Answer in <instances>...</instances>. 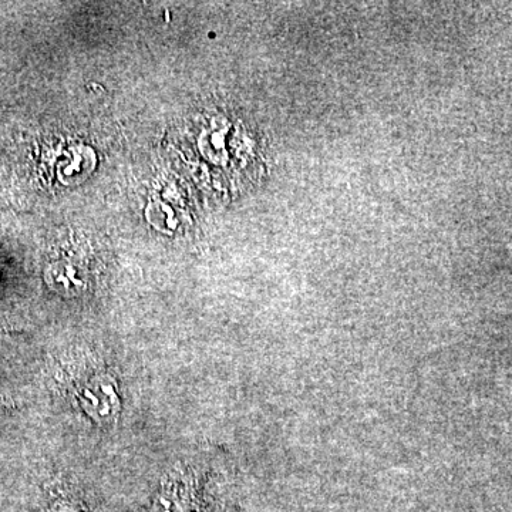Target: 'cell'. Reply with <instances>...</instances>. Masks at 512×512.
Here are the masks:
<instances>
[{"label": "cell", "mask_w": 512, "mask_h": 512, "mask_svg": "<svg viewBox=\"0 0 512 512\" xmlns=\"http://www.w3.org/2000/svg\"><path fill=\"white\" fill-rule=\"evenodd\" d=\"M80 400L84 410L94 419H110L119 410V400L114 392L111 380L104 382V377H96L84 387Z\"/></svg>", "instance_id": "1"}, {"label": "cell", "mask_w": 512, "mask_h": 512, "mask_svg": "<svg viewBox=\"0 0 512 512\" xmlns=\"http://www.w3.org/2000/svg\"><path fill=\"white\" fill-rule=\"evenodd\" d=\"M47 282L56 291L72 293L80 289L83 281L77 276L76 268L72 265H53L47 272Z\"/></svg>", "instance_id": "2"}]
</instances>
